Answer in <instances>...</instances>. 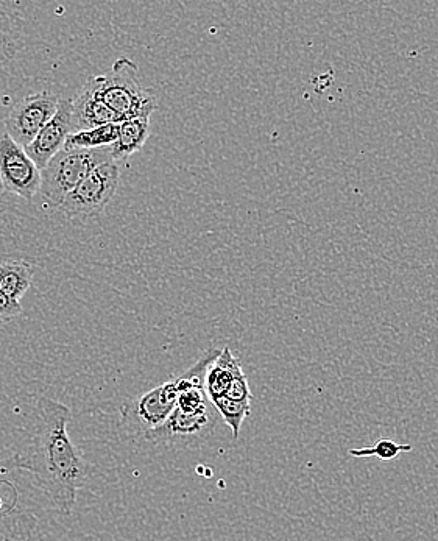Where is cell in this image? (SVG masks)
<instances>
[{
	"mask_svg": "<svg viewBox=\"0 0 438 541\" xmlns=\"http://www.w3.org/2000/svg\"><path fill=\"white\" fill-rule=\"evenodd\" d=\"M71 409L60 401L38 398L29 432L16 451L19 470L35 478L50 503L63 515H71L77 493L91 476V465L68 434Z\"/></svg>",
	"mask_w": 438,
	"mask_h": 541,
	"instance_id": "6da1fadb",
	"label": "cell"
},
{
	"mask_svg": "<svg viewBox=\"0 0 438 541\" xmlns=\"http://www.w3.org/2000/svg\"><path fill=\"white\" fill-rule=\"evenodd\" d=\"M220 351L222 350L208 351L183 375L169 379L161 386L128 400L122 407L124 428L133 434V437H144L163 426L184 392L194 387H205L208 368L219 358Z\"/></svg>",
	"mask_w": 438,
	"mask_h": 541,
	"instance_id": "7a4b0ae2",
	"label": "cell"
},
{
	"mask_svg": "<svg viewBox=\"0 0 438 541\" xmlns=\"http://www.w3.org/2000/svg\"><path fill=\"white\" fill-rule=\"evenodd\" d=\"M85 85L121 122L131 117L152 116L155 111V92L142 86L138 64L128 57L117 58L110 72L89 78Z\"/></svg>",
	"mask_w": 438,
	"mask_h": 541,
	"instance_id": "3957f363",
	"label": "cell"
},
{
	"mask_svg": "<svg viewBox=\"0 0 438 541\" xmlns=\"http://www.w3.org/2000/svg\"><path fill=\"white\" fill-rule=\"evenodd\" d=\"M212 409L205 387H194L181 395L166 423L145 434L144 440L170 448H186L205 440L216 426L217 415Z\"/></svg>",
	"mask_w": 438,
	"mask_h": 541,
	"instance_id": "277c9868",
	"label": "cell"
},
{
	"mask_svg": "<svg viewBox=\"0 0 438 541\" xmlns=\"http://www.w3.org/2000/svg\"><path fill=\"white\" fill-rule=\"evenodd\" d=\"M108 163H114L108 147L94 150L63 147L41 170L39 192L44 200L58 208L92 170Z\"/></svg>",
	"mask_w": 438,
	"mask_h": 541,
	"instance_id": "5b68a950",
	"label": "cell"
},
{
	"mask_svg": "<svg viewBox=\"0 0 438 541\" xmlns=\"http://www.w3.org/2000/svg\"><path fill=\"white\" fill-rule=\"evenodd\" d=\"M117 163L103 164L78 184L58 208L69 219H94L110 205L119 188Z\"/></svg>",
	"mask_w": 438,
	"mask_h": 541,
	"instance_id": "8992f818",
	"label": "cell"
},
{
	"mask_svg": "<svg viewBox=\"0 0 438 541\" xmlns=\"http://www.w3.org/2000/svg\"><path fill=\"white\" fill-rule=\"evenodd\" d=\"M60 97L50 91L24 97L11 108L5 119L7 135L21 147H27L41 128L57 113Z\"/></svg>",
	"mask_w": 438,
	"mask_h": 541,
	"instance_id": "52a82bcc",
	"label": "cell"
},
{
	"mask_svg": "<svg viewBox=\"0 0 438 541\" xmlns=\"http://www.w3.org/2000/svg\"><path fill=\"white\" fill-rule=\"evenodd\" d=\"M0 181L5 191L25 200H32L41 189V170L7 133L0 135Z\"/></svg>",
	"mask_w": 438,
	"mask_h": 541,
	"instance_id": "ba28073f",
	"label": "cell"
},
{
	"mask_svg": "<svg viewBox=\"0 0 438 541\" xmlns=\"http://www.w3.org/2000/svg\"><path fill=\"white\" fill-rule=\"evenodd\" d=\"M71 133L72 102L69 99H60L57 113L41 128L36 138L24 147L25 153L39 170H43L53 156L63 149Z\"/></svg>",
	"mask_w": 438,
	"mask_h": 541,
	"instance_id": "9c48e42d",
	"label": "cell"
},
{
	"mask_svg": "<svg viewBox=\"0 0 438 541\" xmlns=\"http://www.w3.org/2000/svg\"><path fill=\"white\" fill-rule=\"evenodd\" d=\"M72 102V133L91 130L100 125L119 124L121 119L106 107L105 103L88 88L83 86Z\"/></svg>",
	"mask_w": 438,
	"mask_h": 541,
	"instance_id": "30bf717a",
	"label": "cell"
},
{
	"mask_svg": "<svg viewBox=\"0 0 438 541\" xmlns=\"http://www.w3.org/2000/svg\"><path fill=\"white\" fill-rule=\"evenodd\" d=\"M150 136V116L131 117L119 122L117 139L108 147L114 163H124L130 156L141 152Z\"/></svg>",
	"mask_w": 438,
	"mask_h": 541,
	"instance_id": "8fae6325",
	"label": "cell"
},
{
	"mask_svg": "<svg viewBox=\"0 0 438 541\" xmlns=\"http://www.w3.org/2000/svg\"><path fill=\"white\" fill-rule=\"evenodd\" d=\"M242 372L244 370H242L239 359L234 358L230 348H223L220 351L219 358L212 362L211 367L208 368V373H206L205 392L209 401L225 397V393H227L233 379Z\"/></svg>",
	"mask_w": 438,
	"mask_h": 541,
	"instance_id": "7c38bea8",
	"label": "cell"
},
{
	"mask_svg": "<svg viewBox=\"0 0 438 541\" xmlns=\"http://www.w3.org/2000/svg\"><path fill=\"white\" fill-rule=\"evenodd\" d=\"M39 521L18 507L0 512V541H38Z\"/></svg>",
	"mask_w": 438,
	"mask_h": 541,
	"instance_id": "4fadbf2b",
	"label": "cell"
},
{
	"mask_svg": "<svg viewBox=\"0 0 438 541\" xmlns=\"http://www.w3.org/2000/svg\"><path fill=\"white\" fill-rule=\"evenodd\" d=\"M33 269L24 261H7L0 264V290L11 300L19 301L32 286Z\"/></svg>",
	"mask_w": 438,
	"mask_h": 541,
	"instance_id": "5bb4252c",
	"label": "cell"
},
{
	"mask_svg": "<svg viewBox=\"0 0 438 541\" xmlns=\"http://www.w3.org/2000/svg\"><path fill=\"white\" fill-rule=\"evenodd\" d=\"M117 130H119V124L100 125V127L91 128V130L77 131V133L69 135L64 147L86 150L110 147L117 139Z\"/></svg>",
	"mask_w": 438,
	"mask_h": 541,
	"instance_id": "9a60e30c",
	"label": "cell"
},
{
	"mask_svg": "<svg viewBox=\"0 0 438 541\" xmlns=\"http://www.w3.org/2000/svg\"><path fill=\"white\" fill-rule=\"evenodd\" d=\"M211 403L212 406L216 407V411L219 412L220 417L230 426L234 439H239L245 418L250 415L251 403L228 400L225 397L217 398V400L211 401Z\"/></svg>",
	"mask_w": 438,
	"mask_h": 541,
	"instance_id": "2e32d148",
	"label": "cell"
},
{
	"mask_svg": "<svg viewBox=\"0 0 438 541\" xmlns=\"http://www.w3.org/2000/svg\"><path fill=\"white\" fill-rule=\"evenodd\" d=\"M414 450L412 445H400V443L393 442V440H379L375 446L370 448H357V450H350V456L353 457H370L375 456L378 459L384 460V462H390V460L396 459L401 453H410Z\"/></svg>",
	"mask_w": 438,
	"mask_h": 541,
	"instance_id": "e0dca14e",
	"label": "cell"
},
{
	"mask_svg": "<svg viewBox=\"0 0 438 541\" xmlns=\"http://www.w3.org/2000/svg\"><path fill=\"white\" fill-rule=\"evenodd\" d=\"M225 398L233 401H244V403H251L250 386H248L247 375L244 372L239 373L236 378L231 382L230 387H228L227 393H225Z\"/></svg>",
	"mask_w": 438,
	"mask_h": 541,
	"instance_id": "ac0fdd59",
	"label": "cell"
},
{
	"mask_svg": "<svg viewBox=\"0 0 438 541\" xmlns=\"http://www.w3.org/2000/svg\"><path fill=\"white\" fill-rule=\"evenodd\" d=\"M22 305L19 301L11 300L10 297L0 290V320H11L22 314Z\"/></svg>",
	"mask_w": 438,
	"mask_h": 541,
	"instance_id": "d6986e66",
	"label": "cell"
},
{
	"mask_svg": "<svg viewBox=\"0 0 438 541\" xmlns=\"http://www.w3.org/2000/svg\"><path fill=\"white\" fill-rule=\"evenodd\" d=\"M13 471H19L18 460H16L15 454L7 457V459L0 460V478H5L7 474L13 473Z\"/></svg>",
	"mask_w": 438,
	"mask_h": 541,
	"instance_id": "ffe728a7",
	"label": "cell"
}]
</instances>
